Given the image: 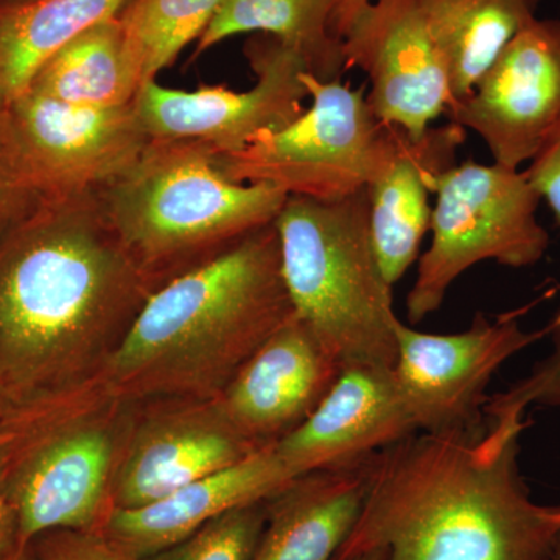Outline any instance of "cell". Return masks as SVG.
I'll return each instance as SVG.
<instances>
[{
	"instance_id": "obj_15",
	"label": "cell",
	"mask_w": 560,
	"mask_h": 560,
	"mask_svg": "<svg viewBox=\"0 0 560 560\" xmlns=\"http://www.w3.org/2000/svg\"><path fill=\"white\" fill-rule=\"evenodd\" d=\"M419 433L393 368L353 364L293 433L272 445L294 478L353 469Z\"/></svg>"
},
{
	"instance_id": "obj_5",
	"label": "cell",
	"mask_w": 560,
	"mask_h": 560,
	"mask_svg": "<svg viewBox=\"0 0 560 560\" xmlns=\"http://www.w3.org/2000/svg\"><path fill=\"white\" fill-rule=\"evenodd\" d=\"M135 410L97 377L3 411L0 488L21 545L49 530L101 529Z\"/></svg>"
},
{
	"instance_id": "obj_29",
	"label": "cell",
	"mask_w": 560,
	"mask_h": 560,
	"mask_svg": "<svg viewBox=\"0 0 560 560\" xmlns=\"http://www.w3.org/2000/svg\"><path fill=\"white\" fill-rule=\"evenodd\" d=\"M529 183L547 201L560 226V120L525 171Z\"/></svg>"
},
{
	"instance_id": "obj_1",
	"label": "cell",
	"mask_w": 560,
	"mask_h": 560,
	"mask_svg": "<svg viewBox=\"0 0 560 560\" xmlns=\"http://www.w3.org/2000/svg\"><path fill=\"white\" fill-rule=\"evenodd\" d=\"M153 293L95 191L46 197L0 243L5 410L95 381Z\"/></svg>"
},
{
	"instance_id": "obj_18",
	"label": "cell",
	"mask_w": 560,
	"mask_h": 560,
	"mask_svg": "<svg viewBox=\"0 0 560 560\" xmlns=\"http://www.w3.org/2000/svg\"><path fill=\"white\" fill-rule=\"evenodd\" d=\"M293 478L271 445L145 506L110 510L97 533L125 558L142 560L186 539L224 512L271 499Z\"/></svg>"
},
{
	"instance_id": "obj_30",
	"label": "cell",
	"mask_w": 560,
	"mask_h": 560,
	"mask_svg": "<svg viewBox=\"0 0 560 560\" xmlns=\"http://www.w3.org/2000/svg\"><path fill=\"white\" fill-rule=\"evenodd\" d=\"M20 547L22 545L20 544L16 515L0 488V560H5L11 552Z\"/></svg>"
},
{
	"instance_id": "obj_28",
	"label": "cell",
	"mask_w": 560,
	"mask_h": 560,
	"mask_svg": "<svg viewBox=\"0 0 560 560\" xmlns=\"http://www.w3.org/2000/svg\"><path fill=\"white\" fill-rule=\"evenodd\" d=\"M31 545L39 560H131L92 530H49Z\"/></svg>"
},
{
	"instance_id": "obj_11",
	"label": "cell",
	"mask_w": 560,
	"mask_h": 560,
	"mask_svg": "<svg viewBox=\"0 0 560 560\" xmlns=\"http://www.w3.org/2000/svg\"><path fill=\"white\" fill-rule=\"evenodd\" d=\"M3 109L46 197L103 189L127 172L151 142L136 102L94 108L25 91L3 103Z\"/></svg>"
},
{
	"instance_id": "obj_20",
	"label": "cell",
	"mask_w": 560,
	"mask_h": 560,
	"mask_svg": "<svg viewBox=\"0 0 560 560\" xmlns=\"http://www.w3.org/2000/svg\"><path fill=\"white\" fill-rule=\"evenodd\" d=\"M419 2L431 39L447 68L452 108L474 91L504 47L536 20L541 0Z\"/></svg>"
},
{
	"instance_id": "obj_19",
	"label": "cell",
	"mask_w": 560,
	"mask_h": 560,
	"mask_svg": "<svg viewBox=\"0 0 560 560\" xmlns=\"http://www.w3.org/2000/svg\"><path fill=\"white\" fill-rule=\"evenodd\" d=\"M370 463L311 471L275 493L253 560H334L359 522Z\"/></svg>"
},
{
	"instance_id": "obj_14",
	"label": "cell",
	"mask_w": 560,
	"mask_h": 560,
	"mask_svg": "<svg viewBox=\"0 0 560 560\" xmlns=\"http://www.w3.org/2000/svg\"><path fill=\"white\" fill-rule=\"evenodd\" d=\"M447 117L477 132L495 164H529L560 120V20L526 25Z\"/></svg>"
},
{
	"instance_id": "obj_7",
	"label": "cell",
	"mask_w": 560,
	"mask_h": 560,
	"mask_svg": "<svg viewBox=\"0 0 560 560\" xmlns=\"http://www.w3.org/2000/svg\"><path fill=\"white\" fill-rule=\"evenodd\" d=\"M434 197L431 243L407 298L411 324L440 311L456 279L475 265L533 267L550 246L537 219L539 194L521 168L456 164L441 176Z\"/></svg>"
},
{
	"instance_id": "obj_34",
	"label": "cell",
	"mask_w": 560,
	"mask_h": 560,
	"mask_svg": "<svg viewBox=\"0 0 560 560\" xmlns=\"http://www.w3.org/2000/svg\"><path fill=\"white\" fill-rule=\"evenodd\" d=\"M550 560H560V536H559L558 541H556L555 550H552V552H551Z\"/></svg>"
},
{
	"instance_id": "obj_12",
	"label": "cell",
	"mask_w": 560,
	"mask_h": 560,
	"mask_svg": "<svg viewBox=\"0 0 560 560\" xmlns=\"http://www.w3.org/2000/svg\"><path fill=\"white\" fill-rule=\"evenodd\" d=\"M257 451L219 399L136 404L110 486V508L145 506Z\"/></svg>"
},
{
	"instance_id": "obj_31",
	"label": "cell",
	"mask_w": 560,
	"mask_h": 560,
	"mask_svg": "<svg viewBox=\"0 0 560 560\" xmlns=\"http://www.w3.org/2000/svg\"><path fill=\"white\" fill-rule=\"evenodd\" d=\"M372 0H334V10H331V31L338 38L342 39L346 32L349 31L352 22L359 16L361 11L366 9Z\"/></svg>"
},
{
	"instance_id": "obj_17",
	"label": "cell",
	"mask_w": 560,
	"mask_h": 560,
	"mask_svg": "<svg viewBox=\"0 0 560 560\" xmlns=\"http://www.w3.org/2000/svg\"><path fill=\"white\" fill-rule=\"evenodd\" d=\"M466 132L448 121L412 139L396 127L388 158L366 187L372 245L393 287L418 260L433 215L430 198L456 165Z\"/></svg>"
},
{
	"instance_id": "obj_22",
	"label": "cell",
	"mask_w": 560,
	"mask_h": 560,
	"mask_svg": "<svg viewBox=\"0 0 560 560\" xmlns=\"http://www.w3.org/2000/svg\"><path fill=\"white\" fill-rule=\"evenodd\" d=\"M128 0H0V103L28 90L47 61Z\"/></svg>"
},
{
	"instance_id": "obj_35",
	"label": "cell",
	"mask_w": 560,
	"mask_h": 560,
	"mask_svg": "<svg viewBox=\"0 0 560 560\" xmlns=\"http://www.w3.org/2000/svg\"><path fill=\"white\" fill-rule=\"evenodd\" d=\"M3 411H5V405H3L2 399H0V416L3 415Z\"/></svg>"
},
{
	"instance_id": "obj_16",
	"label": "cell",
	"mask_w": 560,
	"mask_h": 560,
	"mask_svg": "<svg viewBox=\"0 0 560 560\" xmlns=\"http://www.w3.org/2000/svg\"><path fill=\"white\" fill-rule=\"evenodd\" d=\"M341 370L293 315L243 364L217 399L246 440L257 448L271 447L308 419Z\"/></svg>"
},
{
	"instance_id": "obj_3",
	"label": "cell",
	"mask_w": 560,
	"mask_h": 560,
	"mask_svg": "<svg viewBox=\"0 0 560 560\" xmlns=\"http://www.w3.org/2000/svg\"><path fill=\"white\" fill-rule=\"evenodd\" d=\"M293 315L271 223L154 291L98 378L131 404L217 399Z\"/></svg>"
},
{
	"instance_id": "obj_13",
	"label": "cell",
	"mask_w": 560,
	"mask_h": 560,
	"mask_svg": "<svg viewBox=\"0 0 560 560\" xmlns=\"http://www.w3.org/2000/svg\"><path fill=\"white\" fill-rule=\"evenodd\" d=\"M342 50L346 69L366 73L368 103L382 124L418 139L451 108V79L419 0H372Z\"/></svg>"
},
{
	"instance_id": "obj_2",
	"label": "cell",
	"mask_w": 560,
	"mask_h": 560,
	"mask_svg": "<svg viewBox=\"0 0 560 560\" xmlns=\"http://www.w3.org/2000/svg\"><path fill=\"white\" fill-rule=\"evenodd\" d=\"M526 427L416 433L375 455L355 528L334 560H550L560 506L536 503L518 469Z\"/></svg>"
},
{
	"instance_id": "obj_21",
	"label": "cell",
	"mask_w": 560,
	"mask_h": 560,
	"mask_svg": "<svg viewBox=\"0 0 560 560\" xmlns=\"http://www.w3.org/2000/svg\"><path fill=\"white\" fill-rule=\"evenodd\" d=\"M145 83L130 40L114 16L55 54L27 91L72 105L114 108L135 103Z\"/></svg>"
},
{
	"instance_id": "obj_24",
	"label": "cell",
	"mask_w": 560,
	"mask_h": 560,
	"mask_svg": "<svg viewBox=\"0 0 560 560\" xmlns=\"http://www.w3.org/2000/svg\"><path fill=\"white\" fill-rule=\"evenodd\" d=\"M224 0H128L119 11L143 80H158L180 51L197 43Z\"/></svg>"
},
{
	"instance_id": "obj_9",
	"label": "cell",
	"mask_w": 560,
	"mask_h": 560,
	"mask_svg": "<svg viewBox=\"0 0 560 560\" xmlns=\"http://www.w3.org/2000/svg\"><path fill=\"white\" fill-rule=\"evenodd\" d=\"M547 335L526 331L512 312L489 319L477 313L458 334H429L397 326L394 377L419 433L464 434L486 429L490 381L515 353Z\"/></svg>"
},
{
	"instance_id": "obj_33",
	"label": "cell",
	"mask_w": 560,
	"mask_h": 560,
	"mask_svg": "<svg viewBox=\"0 0 560 560\" xmlns=\"http://www.w3.org/2000/svg\"><path fill=\"white\" fill-rule=\"evenodd\" d=\"M349 560H388V551L385 550H374L363 552V555L355 556V558Z\"/></svg>"
},
{
	"instance_id": "obj_4",
	"label": "cell",
	"mask_w": 560,
	"mask_h": 560,
	"mask_svg": "<svg viewBox=\"0 0 560 560\" xmlns=\"http://www.w3.org/2000/svg\"><path fill=\"white\" fill-rule=\"evenodd\" d=\"M128 256L153 291L219 259L275 223L289 194L228 178L194 142L151 139L119 178L95 191Z\"/></svg>"
},
{
	"instance_id": "obj_26",
	"label": "cell",
	"mask_w": 560,
	"mask_h": 560,
	"mask_svg": "<svg viewBox=\"0 0 560 560\" xmlns=\"http://www.w3.org/2000/svg\"><path fill=\"white\" fill-rule=\"evenodd\" d=\"M552 352L525 378L486 401L485 418L489 427L508 430L526 425L525 412L530 405L560 408V311L547 326Z\"/></svg>"
},
{
	"instance_id": "obj_25",
	"label": "cell",
	"mask_w": 560,
	"mask_h": 560,
	"mask_svg": "<svg viewBox=\"0 0 560 560\" xmlns=\"http://www.w3.org/2000/svg\"><path fill=\"white\" fill-rule=\"evenodd\" d=\"M265 522L267 501L235 508L142 560H253Z\"/></svg>"
},
{
	"instance_id": "obj_8",
	"label": "cell",
	"mask_w": 560,
	"mask_h": 560,
	"mask_svg": "<svg viewBox=\"0 0 560 560\" xmlns=\"http://www.w3.org/2000/svg\"><path fill=\"white\" fill-rule=\"evenodd\" d=\"M312 105L289 127L265 132L242 150L215 154L235 183L268 184L289 197L338 201L366 189L388 158L396 127L382 124L368 86L302 75Z\"/></svg>"
},
{
	"instance_id": "obj_32",
	"label": "cell",
	"mask_w": 560,
	"mask_h": 560,
	"mask_svg": "<svg viewBox=\"0 0 560 560\" xmlns=\"http://www.w3.org/2000/svg\"><path fill=\"white\" fill-rule=\"evenodd\" d=\"M5 560H39V558L36 556L35 550H33L32 545H22V547L11 552Z\"/></svg>"
},
{
	"instance_id": "obj_27",
	"label": "cell",
	"mask_w": 560,
	"mask_h": 560,
	"mask_svg": "<svg viewBox=\"0 0 560 560\" xmlns=\"http://www.w3.org/2000/svg\"><path fill=\"white\" fill-rule=\"evenodd\" d=\"M46 200L7 121L0 103V243Z\"/></svg>"
},
{
	"instance_id": "obj_10",
	"label": "cell",
	"mask_w": 560,
	"mask_h": 560,
	"mask_svg": "<svg viewBox=\"0 0 560 560\" xmlns=\"http://www.w3.org/2000/svg\"><path fill=\"white\" fill-rule=\"evenodd\" d=\"M245 55L257 79L249 91L171 90L158 80L143 84L136 108L150 138L194 142L213 154H226L293 124L308 97L302 80L307 68L300 55L260 33L250 36Z\"/></svg>"
},
{
	"instance_id": "obj_23",
	"label": "cell",
	"mask_w": 560,
	"mask_h": 560,
	"mask_svg": "<svg viewBox=\"0 0 560 560\" xmlns=\"http://www.w3.org/2000/svg\"><path fill=\"white\" fill-rule=\"evenodd\" d=\"M334 0H224L197 40L194 58L232 36L270 35L300 55L311 75L341 80L342 39L331 31Z\"/></svg>"
},
{
	"instance_id": "obj_6",
	"label": "cell",
	"mask_w": 560,
	"mask_h": 560,
	"mask_svg": "<svg viewBox=\"0 0 560 560\" xmlns=\"http://www.w3.org/2000/svg\"><path fill=\"white\" fill-rule=\"evenodd\" d=\"M275 226L296 318L341 368H394L400 319L372 245L366 189L338 201L289 197Z\"/></svg>"
}]
</instances>
